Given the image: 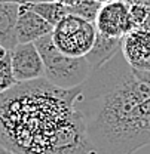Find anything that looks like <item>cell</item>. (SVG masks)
<instances>
[{
  "label": "cell",
  "instance_id": "cell-10",
  "mask_svg": "<svg viewBox=\"0 0 150 154\" xmlns=\"http://www.w3.org/2000/svg\"><path fill=\"white\" fill-rule=\"evenodd\" d=\"M120 49H122V38L106 37L98 33L94 46L89 51V54L85 57V59L88 61L91 68L95 70L104 65L107 61H110L117 52H120Z\"/></svg>",
  "mask_w": 150,
  "mask_h": 154
},
{
  "label": "cell",
  "instance_id": "cell-9",
  "mask_svg": "<svg viewBox=\"0 0 150 154\" xmlns=\"http://www.w3.org/2000/svg\"><path fill=\"white\" fill-rule=\"evenodd\" d=\"M18 3H0V45L12 51L17 45V21L19 14Z\"/></svg>",
  "mask_w": 150,
  "mask_h": 154
},
{
  "label": "cell",
  "instance_id": "cell-2",
  "mask_svg": "<svg viewBox=\"0 0 150 154\" xmlns=\"http://www.w3.org/2000/svg\"><path fill=\"white\" fill-rule=\"evenodd\" d=\"M76 89L45 79L0 95V147L15 154H89L94 148L75 102Z\"/></svg>",
  "mask_w": 150,
  "mask_h": 154
},
{
  "label": "cell",
  "instance_id": "cell-14",
  "mask_svg": "<svg viewBox=\"0 0 150 154\" xmlns=\"http://www.w3.org/2000/svg\"><path fill=\"white\" fill-rule=\"evenodd\" d=\"M128 3H129V12L135 28H143L150 17V5L143 2H128Z\"/></svg>",
  "mask_w": 150,
  "mask_h": 154
},
{
  "label": "cell",
  "instance_id": "cell-6",
  "mask_svg": "<svg viewBox=\"0 0 150 154\" xmlns=\"http://www.w3.org/2000/svg\"><path fill=\"white\" fill-rule=\"evenodd\" d=\"M12 71L18 83H27L43 79L45 67L34 43H18L9 51Z\"/></svg>",
  "mask_w": 150,
  "mask_h": 154
},
{
  "label": "cell",
  "instance_id": "cell-1",
  "mask_svg": "<svg viewBox=\"0 0 150 154\" xmlns=\"http://www.w3.org/2000/svg\"><path fill=\"white\" fill-rule=\"evenodd\" d=\"M95 154H134L150 145V71L122 51L92 70L75 102Z\"/></svg>",
  "mask_w": 150,
  "mask_h": 154
},
{
  "label": "cell",
  "instance_id": "cell-3",
  "mask_svg": "<svg viewBox=\"0 0 150 154\" xmlns=\"http://www.w3.org/2000/svg\"><path fill=\"white\" fill-rule=\"evenodd\" d=\"M34 45L43 61V79L59 89H76L92 73L85 58H72L61 54L55 48L51 34L39 38Z\"/></svg>",
  "mask_w": 150,
  "mask_h": 154
},
{
  "label": "cell",
  "instance_id": "cell-4",
  "mask_svg": "<svg viewBox=\"0 0 150 154\" xmlns=\"http://www.w3.org/2000/svg\"><path fill=\"white\" fill-rule=\"evenodd\" d=\"M97 34L94 22L77 15H67L51 33L56 49L72 58L86 57L94 46Z\"/></svg>",
  "mask_w": 150,
  "mask_h": 154
},
{
  "label": "cell",
  "instance_id": "cell-5",
  "mask_svg": "<svg viewBox=\"0 0 150 154\" xmlns=\"http://www.w3.org/2000/svg\"><path fill=\"white\" fill-rule=\"evenodd\" d=\"M94 24L100 34L112 38H123L135 30L126 0H113L101 5Z\"/></svg>",
  "mask_w": 150,
  "mask_h": 154
},
{
  "label": "cell",
  "instance_id": "cell-13",
  "mask_svg": "<svg viewBox=\"0 0 150 154\" xmlns=\"http://www.w3.org/2000/svg\"><path fill=\"white\" fill-rule=\"evenodd\" d=\"M101 5L97 3L95 0H80L76 6L70 8V14L72 15H77L80 18H85L88 21H92L94 22L97 18V14L100 11Z\"/></svg>",
  "mask_w": 150,
  "mask_h": 154
},
{
  "label": "cell",
  "instance_id": "cell-18",
  "mask_svg": "<svg viewBox=\"0 0 150 154\" xmlns=\"http://www.w3.org/2000/svg\"><path fill=\"white\" fill-rule=\"evenodd\" d=\"M0 154H15V153H12V151H9V150H6V148L0 147Z\"/></svg>",
  "mask_w": 150,
  "mask_h": 154
},
{
  "label": "cell",
  "instance_id": "cell-8",
  "mask_svg": "<svg viewBox=\"0 0 150 154\" xmlns=\"http://www.w3.org/2000/svg\"><path fill=\"white\" fill-rule=\"evenodd\" d=\"M54 27L37 15L28 3L19 6L17 21V40L18 43H34L39 38L49 36Z\"/></svg>",
  "mask_w": 150,
  "mask_h": 154
},
{
  "label": "cell",
  "instance_id": "cell-21",
  "mask_svg": "<svg viewBox=\"0 0 150 154\" xmlns=\"http://www.w3.org/2000/svg\"><path fill=\"white\" fill-rule=\"evenodd\" d=\"M126 2H143V3H147V5H150V0H126Z\"/></svg>",
  "mask_w": 150,
  "mask_h": 154
},
{
  "label": "cell",
  "instance_id": "cell-15",
  "mask_svg": "<svg viewBox=\"0 0 150 154\" xmlns=\"http://www.w3.org/2000/svg\"><path fill=\"white\" fill-rule=\"evenodd\" d=\"M49 2H55V3H61V5H64V6H69V8H72V6H76L80 0H49Z\"/></svg>",
  "mask_w": 150,
  "mask_h": 154
},
{
  "label": "cell",
  "instance_id": "cell-19",
  "mask_svg": "<svg viewBox=\"0 0 150 154\" xmlns=\"http://www.w3.org/2000/svg\"><path fill=\"white\" fill-rule=\"evenodd\" d=\"M97 3H100V5H106V3H110V2H113V0H95Z\"/></svg>",
  "mask_w": 150,
  "mask_h": 154
},
{
  "label": "cell",
  "instance_id": "cell-11",
  "mask_svg": "<svg viewBox=\"0 0 150 154\" xmlns=\"http://www.w3.org/2000/svg\"><path fill=\"white\" fill-rule=\"evenodd\" d=\"M28 5L37 15H40L45 21H48L52 27L59 24L67 15H72L69 6H64L55 2H40V3H28Z\"/></svg>",
  "mask_w": 150,
  "mask_h": 154
},
{
  "label": "cell",
  "instance_id": "cell-12",
  "mask_svg": "<svg viewBox=\"0 0 150 154\" xmlns=\"http://www.w3.org/2000/svg\"><path fill=\"white\" fill-rule=\"evenodd\" d=\"M17 85H18V82H17V79L14 76V71H12L11 55L8 54L0 61V95L11 91Z\"/></svg>",
  "mask_w": 150,
  "mask_h": 154
},
{
  "label": "cell",
  "instance_id": "cell-16",
  "mask_svg": "<svg viewBox=\"0 0 150 154\" xmlns=\"http://www.w3.org/2000/svg\"><path fill=\"white\" fill-rule=\"evenodd\" d=\"M0 3H18V5H24V3H27V0H0Z\"/></svg>",
  "mask_w": 150,
  "mask_h": 154
},
{
  "label": "cell",
  "instance_id": "cell-7",
  "mask_svg": "<svg viewBox=\"0 0 150 154\" xmlns=\"http://www.w3.org/2000/svg\"><path fill=\"white\" fill-rule=\"evenodd\" d=\"M122 54L137 71H150V31L135 28L122 38Z\"/></svg>",
  "mask_w": 150,
  "mask_h": 154
},
{
  "label": "cell",
  "instance_id": "cell-22",
  "mask_svg": "<svg viewBox=\"0 0 150 154\" xmlns=\"http://www.w3.org/2000/svg\"><path fill=\"white\" fill-rule=\"evenodd\" d=\"M143 28H147V30L150 31V17H149V19H147V22H146V25H144Z\"/></svg>",
  "mask_w": 150,
  "mask_h": 154
},
{
  "label": "cell",
  "instance_id": "cell-20",
  "mask_svg": "<svg viewBox=\"0 0 150 154\" xmlns=\"http://www.w3.org/2000/svg\"><path fill=\"white\" fill-rule=\"evenodd\" d=\"M40 2H49V0H27V3H40Z\"/></svg>",
  "mask_w": 150,
  "mask_h": 154
},
{
  "label": "cell",
  "instance_id": "cell-17",
  "mask_svg": "<svg viewBox=\"0 0 150 154\" xmlns=\"http://www.w3.org/2000/svg\"><path fill=\"white\" fill-rule=\"evenodd\" d=\"M8 54H9V51H6V49H5V48H3V46L0 45V61H2L3 58L6 57Z\"/></svg>",
  "mask_w": 150,
  "mask_h": 154
}]
</instances>
